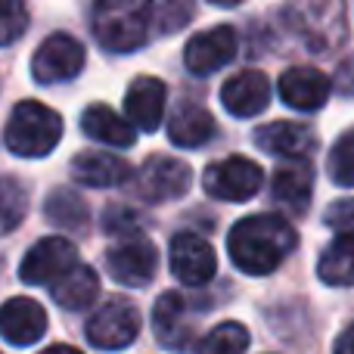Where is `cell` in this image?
<instances>
[{"mask_svg": "<svg viewBox=\"0 0 354 354\" xmlns=\"http://www.w3.org/2000/svg\"><path fill=\"white\" fill-rule=\"evenodd\" d=\"M336 87L342 93H354V56L351 59H345L342 66H339V72H336Z\"/></svg>", "mask_w": 354, "mask_h": 354, "instance_id": "cell-33", "label": "cell"}, {"mask_svg": "<svg viewBox=\"0 0 354 354\" xmlns=\"http://www.w3.org/2000/svg\"><path fill=\"white\" fill-rule=\"evenodd\" d=\"M289 19L299 37L314 50L324 53L326 47H336L345 41V12L339 3H301L289 6Z\"/></svg>", "mask_w": 354, "mask_h": 354, "instance_id": "cell-7", "label": "cell"}, {"mask_svg": "<svg viewBox=\"0 0 354 354\" xmlns=\"http://www.w3.org/2000/svg\"><path fill=\"white\" fill-rule=\"evenodd\" d=\"M41 354H81V351L72 348V345H50V348H44Z\"/></svg>", "mask_w": 354, "mask_h": 354, "instance_id": "cell-35", "label": "cell"}, {"mask_svg": "<svg viewBox=\"0 0 354 354\" xmlns=\"http://www.w3.org/2000/svg\"><path fill=\"white\" fill-rule=\"evenodd\" d=\"M317 274L326 286L354 283V233H339L317 261Z\"/></svg>", "mask_w": 354, "mask_h": 354, "instance_id": "cell-23", "label": "cell"}, {"mask_svg": "<svg viewBox=\"0 0 354 354\" xmlns=\"http://www.w3.org/2000/svg\"><path fill=\"white\" fill-rule=\"evenodd\" d=\"M75 268H78L75 245L62 236H47L28 249V255L22 258V268H19V277L31 286H56Z\"/></svg>", "mask_w": 354, "mask_h": 354, "instance_id": "cell-5", "label": "cell"}, {"mask_svg": "<svg viewBox=\"0 0 354 354\" xmlns=\"http://www.w3.org/2000/svg\"><path fill=\"white\" fill-rule=\"evenodd\" d=\"M165 97H168V91L159 78H153V75H140V78H134V84H131L128 93H124V112H128V122L134 124V128L153 134V131L162 124Z\"/></svg>", "mask_w": 354, "mask_h": 354, "instance_id": "cell-16", "label": "cell"}, {"mask_svg": "<svg viewBox=\"0 0 354 354\" xmlns=\"http://www.w3.org/2000/svg\"><path fill=\"white\" fill-rule=\"evenodd\" d=\"M81 128H84V134L91 137V140L106 143V147L128 149V147H134V140H137L134 124L124 122L109 106H87L84 115H81Z\"/></svg>", "mask_w": 354, "mask_h": 354, "instance_id": "cell-21", "label": "cell"}, {"mask_svg": "<svg viewBox=\"0 0 354 354\" xmlns=\"http://www.w3.org/2000/svg\"><path fill=\"white\" fill-rule=\"evenodd\" d=\"M193 171L187 162H177L171 156H153L137 171V193L147 202H168L187 196Z\"/></svg>", "mask_w": 354, "mask_h": 354, "instance_id": "cell-9", "label": "cell"}, {"mask_svg": "<svg viewBox=\"0 0 354 354\" xmlns=\"http://www.w3.org/2000/svg\"><path fill=\"white\" fill-rule=\"evenodd\" d=\"M295 249V230L280 214H252L243 218L227 236L230 261L243 274H274Z\"/></svg>", "mask_w": 354, "mask_h": 354, "instance_id": "cell-1", "label": "cell"}, {"mask_svg": "<svg viewBox=\"0 0 354 354\" xmlns=\"http://www.w3.org/2000/svg\"><path fill=\"white\" fill-rule=\"evenodd\" d=\"M28 28V10L19 0H0V47L19 41Z\"/></svg>", "mask_w": 354, "mask_h": 354, "instance_id": "cell-30", "label": "cell"}, {"mask_svg": "<svg viewBox=\"0 0 354 354\" xmlns=\"http://www.w3.org/2000/svg\"><path fill=\"white\" fill-rule=\"evenodd\" d=\"M255 143L258 149L270 156H289V159H301V156H311L317 149V134L311 128L299 122H270L261 124L255 131Z\"/></svg>", "mask_w": 354, "mask_h": 354, "instance_id": "cell-18", "label": "cell"}, {"mask_svg": "<svg viewBox=\"0 0 354 354\" xmlns=\"http://www.w3.org/2000/svg\"><path fill=\"white\" fill-rule=\"evenodd\" d=\"M171 270L183 286H202L214 277L218 258L214 249L196 233H177L171 243Z\"/></svg>", "mask_w": 354, "mask_h": 354, "instance_id": "cell-12", "label": "cell"}, {"mask_svg": "<svg viewBox=\"0 0 354 354\" xmlns=\"http://www.w3.org/2000/svg\"><path fill=\"white\" fill-rule=\"evenodd\" d=\"M193 16L189 3H149V22L156 25L159 35H171V31L183 28Z\"/></svg>", "mask_w": 354, "mask_h": 354, "instance_id": "cell-31", "label": "cell"}, {"mask_svg": "<svg viewBox=\"0 0 354 354\" xmlns=\"http://www.w3.org/2000/svg\"><path fill=\"white\" fill-rule=\"evenodd\" d=\"M72 171H75V180L84 183V187H118V183H124L134 174L128 162L112 153H103V149L78 153L72 159Z\"/></svg>", "mask_w": 354, "mask_h": 354, "instance_id": "cell-20", "label": "cell"}, {"mask_svg": "<svg viewBox=\"0 0 354 354\" xmlns=\"http://www.w3.org/2000/svg\"><path fill=\"white\" fill-rule=\"evenodd\" d=\"M44 214H47V221H53L56 227H66V230H84L87 221H91L87 202L68 187H59L50 193Z\"/></svg>", "mask_w": 354, "mask_h": 354, "instance_id": "cell-25", "label": "cell"}, {"mask_svg": "<svg viewBox=\"0 0 354 354\" xmlns=\"http://www.w3.org/2000/svg\"><path fill=\"white\" fill-rule=\"evenodd\" d=\"M149 3H134V0H112L100 3L93 10V31L103 47L115 53H131L143 47L149 37Z\"/></svg>", "mask_w": 354, "mask_h": 354, "instance_id": "cell-3", "label": "cell"}, {"mask_svg": "<svg viewBox=\"0 0 354 354\" xmlns=\"http://www.w3.org/2000/svg\"><path fill=\"white\" fill-rule=\"evenodd\" d=\"M326 227L339 233H354V199H339L326 208Z\"/></svg>", "mask_w": 354, "mask_h": 354, "instance_id": "cell-32", "label": "cell"}, {"mask_svg": "<svg viewBox=\"0 0 354 354\" xmlns=\"http://www.w3.org/2000/svg\"><path fill=\"white\" fill-rule=\"evenodd\" d=\"M84 68V47L72 35H53L37 47L31 59V75L37 84H59L72 81Z\"/></svg>", "mask_w": 354, "mask_h": 354, "instance_id": "cell-8", "label": "cell"}, {"mask_svg": "<svg viewBox=\"0 0 354 354\" xmlns=\"http://www.w3.org/2000/svg\"><path fill=\"white\" fill-rule=\"evenodd\" d=\"M214 137V118L208 109L196 103H180L174 109L171 122H168V140L177 143V147H202Z\"/></svg>", "mask_w": 354, "mask_h": 354, "instance_id": "cell-22", "label": "cell"}, {"mask_svg": "<svg viewBox=\"0 0 354 354\" xmlns=\"http://www.w3.org/2000/svg\"><path fill=\"white\" fill-rule=\"evenodd\" d=\"M236 56V31L230 25H214V28L196 35L183 50V62L196 75H212L224 68Z\"/></svg>", "mask_w": 354, "mask_h": 354, "instance_id": "cell-11", "label": "cell"}, {"mask_svg": "<svg viewBox=\"0 0 354 354\" xmlns=\"http://www.w3.org/2000/svg\"><path fill=\"white\" fill-rule=\"evenodd\" d=\"M106 268H109L112 280L122 283V286H147L156 277V268H159V252L149 243L147 236L137 239H122L115 249L106 258Z\"/></svg>", "mask_w": 354, "mask_h": 354, "instance_id": "cell-10", "label": "cell"}, {"mask_svg": "<svg viewBox=\"0 0 354 354\" xmlns=\"http://www.w3.org/2000/svg\"><path fill=\"white\" fill-rule=\"evenodd\" d=\"M249 348V333H245L243 324L236 320H227V324H218L199 345V354H243Z\"/></svg>", "mask_w": 354, "mask_h": 354, "instance_id": "cell-27", "label": "cell"}, {"mask_svg": "<svg viewBox=\"0 0 354 354\" xmlns=\"http://www.w3.org/2000/svg\"><path fill=\"white\" fill-rule=\"evenodd\" d=\"M336 354H354V324L345 326L342 336L336 339Z\"/></svg>", "mask_w": 354, "mask_h": 354, "instance_id": "cell-34", "label": "cell"}, {"mask_svg": "<svg viewBox=\"0 0 354 354\" xmlns=\"http://www.w3.org/2000/svg\"><path fill=\"white\" fill-rule=\"evenodd\" d=\"M264 171L258 162L243 159V156H230V159L212 162L202 171V187L212 199H224V202H245L261 189Z\"/></svg>", "mask_w": 354, "mask_h": 354, "instance_id": "cell-4", "label": "cell"}, {"mask_svg": "<svg viewBox=\"0 0 354 354\" xmlns=\"http://www.w3.org/2000/svg\"><path fill=\"white\" fill-rule=\"evenodd\" d=\"M28 212V189L16 177H0V236L12 233Z\"/></svg>", "mask_w": 354, "mask_h": 354, "instance_id": "cell-26", "label": "cell"}, {"mask_svg": "<svg viewBox=\"0 0 354 354\" xmlns=\"http://www.w3.org/2000/svg\"><path fill=\"white\" fill-rule=\"evenodd\" d=\"M59 137H62V118L50 106L25 100V103H19L12 109L3 140L22 159H41L59 143Z\"/></svg>", "mask_w": 354, "mask_h": 354, "instance_id": "cell-2", "label": "cell"}, {"mask_svg": "<svg viewBox=\"0 0 354 354\" xmlns=\"http://www.w3.org/2000/svg\"><path fill=\"white\" fill-rule=\"evenodd\" d=\"M97 292H100V277L93 274V268H87V264H78L66 280H59L53 286L56 305L66 308V311H81V308H87L97 299Z\"/></svg>", "mask_w": 354, "mask_h": 354, "instance_id": "cell-24", "label": "cell"}, {"mask_svg": "<svg viewBox=\"0 0 354 354\" xmlns=\"http://www.w3.org/2000/svg\"><path fill=\"white\" fill-rule=\"evenodd\" d=\"M153 333L165 348L183 351L193 342V320L189 305L180 292H162V299L153 308Z\"/></svg>", "mask_w": 354, "mask_h": 354, "instance_id": "cell-14", "label": "cell"}, {"mask_svg": "<svg viewBox=\"0 0 354 354\" xmlns=\"http://www.w3.org/2000/svg\"><path fill=\"white\" fill-rule=\"evenodd\" d=\"M270 193H274V199L280 202L283 208H289V212H295V214L308 212V202H311V193H314L311 165L301 159H292V162H286V165H280L274 171V180H270Z\"/></svg>", "mask_w": 354, "mask_h": 354, "instance_id": "cell-19", "label": "cell"}, {"mask_svg": "<svg viewBox=\"0 0 354 354\" xmlns=\"http://www.w3.org/2000/svg\"><path fill=\"white\" fill-rule=\"evenodd\" d=\"M137 333H140V314L124 299L103 301V308L87 320V342L106 351L128 348L137 339Z\"/></svg>", "mask_w": 354, "mask_h": 354, "instance_id": "cell-6", "label": "cell"}, {"mask_svg": "<svg viewBox=\"0 0 354 354\" xmlns=\"http://www.w3.org/2000/svg\"><path fill=\"white\" fill-rule=\"evenodd\" d=\"M221 103L230 115L236 118H252L258 112L268 109L270 103V81L261 72H236L233 78H227V84L221 87Z\"/></svg>", "mask_w": 354, "mask_h": 354, "instance_id": "cell-13", "label": "cell"}, {"mask_svg": "<svg viewBox=\"0 0 354 354\" xmlns=\"http://www.w3.org/2000/svg\"><path fill=\"white\" fill-rule=\"evenodd\" d=\"M326 171L336 187H354V128L345 131L330 149Z\"/></svg>", "mask_w": 354, "mask_h": 354, "instance_id": "cell-28", "label": "cell"}, {"mask_svg": "<svg viewBox=\"0 0 354 354\" xmlns=\"http://www.w3.org/2000/svg\"><path fill=\"white\" fill-rule=\"evenodd\" d=\"M103 227H106V233H112V236H118V239L143 236V218L134 212V208H128V205L109 208V212H106V218H103Z\"/></svg>", "mask_w": 354, "mask_h": 354, "instance_id": "cell-29", "label": "cell"}, {"mask_svg": "<svg viewBox=\"0 0 354 354\" xmlns=\"http://www.w3.org/2000/svg\"><path fill=\"white\" fill-rule=\"evenodd\" d=\"M330 91H333L330 78L311 66H295L280 75V97L286 100L292 109H301V112L324 109Z\"/></svg>", "mask_w": 354, "mask_h": 354, "instance_id": "cell-15", "label": "cell"}, {"mask_svg": "<svg viewBox=\"0 0 354 354\" xmlns=\"http://www.w3.org/2000/svg\"><path fill=\"white\" fill-rule=\"evenodd\" d=\"M47 333V314L35 299H10L0 308V336L10 345H35Z\"/></svg>", "mask_w": 354, "mask_h": 354, "instance_id": "cell-17", "label": "cell"}]
</instances>
